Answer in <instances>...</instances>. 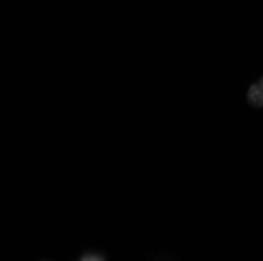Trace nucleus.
I'll list each match as a JSON object with an SVG mask.
<instances>
[{"label":"nucleus","instance_id":"1","mask_svg":"<svg viewBox=\"0 0 263 261\" xmlns=\"http://www.w3.org/2000/svg\"><path fill=\"white\" fill-rule=\"evenodd\" d=\"M249 104L255 108H261L263 106V90L258 84H252L249 88L247 93Z\"/></svg>","mask_w":263,"mask_h":261},{"label":"nucleus","instance_id":"2","mask_svg":"<svg viewBox=\"0 0 263 261\" xmlns=\"http://www.w3.org/2000/svg\"><path fill=\"white\" fill-rule=\"evenodd\" d=\"M80 261H105L103 257L97 254H86L81 258Z\"/></svg>","mask_w":263,"mask_h":261},{"label":"nucleus","instance_id":"3","mask_svg":"<svg viewBox=\"0 0 263 261\" xmlns=\"http://www.w3.org/2000/svg\"><path fill=\"white\" fill-rule=\"evenodd\" d=\"M258 85L261 86V89L263 90V76L261 77V79L259 80Z\"/></svg>","mask_w":263,"mask_h":261}]
</instances>
